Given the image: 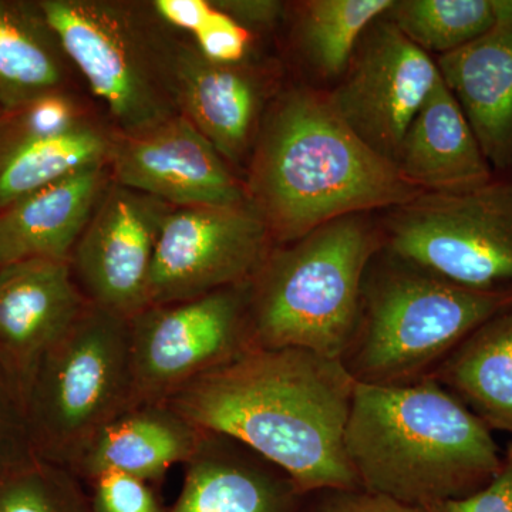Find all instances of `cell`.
I'll use <instances>...</instances> for the list:
<instances>
[{"instance_id":"1","label":"cell","mask_w":512,"mask_h":512,"mask_svg":"<svg viewBox=\"0 0 512 512\" xmlns=\"http://www.w3.org/2000/svg\"><path fill=\"white\" fill-rule=\"evenodd\" d=\"M356 380L342 360L299 348H252L168 400L201 430L271 461L301 494L359 490L345 433Z\"/></svg>"},{"instance_id":"2","label":"cell","mask_w":512,"mask_h":512,"mask_svg":"<svg viewBox=\"0 0 512 512\" xmlns=\"http://www.w3.org/2000/svg\"><path fill=\"white\" fill-rule=\"evenodd\" d=\"M245 192L275 245L348 215L393 210L424 191L377 156L323 94L291 89L269 103L248 160Z\"/></svg>"},{"instance_id":"3","label":"cell","mask_w":512,"mask_h":512,"mask_svg":"<svg viewBox=\"0 0 512 512\" xmlns=\"http://www.w3.org/2000/svg\"><path fill=\"white\" fill-rule=\"evenodd\" d=\"M345 448L362 490L420 507L476 493L503 464L493 431L433 376L356 382Z\"/></svg>"},{"instance_id":"4","label":"cell","mask_w":512,"mask_h":512,"mask_svg":"<svg viewBox=\"0 0 512 512\" xmlns=\"http://www.w3.org/2000/svg\"><path fill=\"white\" fill-rule=\"evenodd\" d=\"M380 245L363 214L275 245L249 284L254 348H299L342 360L362 309L367 265Z\"/></svg>"},{"instance_id":"5","label":"cell","mask_w":512,"mask_h":512,"mask_svg":"<svg viewBox=\"0 0 512 512\" xmlns=\"http://www.w3.org/2000/svg\"><path fill=\"white\" fill-rule=\"evenodd\" d=\"M64 52L120 134L180 116L175 56L180 40L144 0H37Z\"/></svg>"},{"instance_id":"6","label":"cell","mask_w":512,"mask_h":512,"mask_svg":"<svg viewBox=\"0 0 512 512\" xmlns=\"http://www.w3.org/2000/svg\"><path fill=\"white\" fill-rule=\"evenodd\" d=\"M25 403L37 460L69 470L97 431L140 404L128 319L90 305L37 363Z\"/></svg>"},{"instance_id":"7","label":"cell","mask_w":512,"mask_h":512,"mask_svg":"<svg viewBox=\"0 0 512 512\" xmlns=\"http://www.w3.org/2000/svg\"><path fill=\"white\" fill-rule=\"evenodd\" d=\"M511 302L512 292L477 291L407 265L370 289L343 365L360 383L416 382Z\"/></svg>"},{"instance_id":"8","label":"cell","mask_w":512,"mask_h":512,"mask_svg":"<svg viewBox=\"0 0 512 512\" xmlns=\"http://www.w3.org/2000/svg\"><path fill=\"white\" fill-rule=\"evenodd\" d=\"M389 211L384 237L399 261L466 288L512 292V178L424 192Z\"/></svg>"},{"instance_id":"9","label":"cell","mask_w":512,"mask_h":512,"mask_svg":"<svg viewBox=\"0 0 512 512\" xmlns=\"http://www.w3.org/2000/svg\"><path fill=\"white\" fill-rule=\"evenodd\" d=\"M249 284L147 306L128 319L138 402L167 403L188 384L254 348Z\"/></svg>"},{"instance_id":"10","label":"cell","mask_w":512,"mask_h":512,"mask_svg":"<svg viewBox=\"0 0 512 512\" xmlns=\"http://www.w3.org/2000/svg\"><path fill=\"white\" fill-rule=\"evenodd\" d=\"M274 247L264 221L249 204L173 208L158 238L147 306L249 284Z\"/></svg>"},{"instance_id":"11","label":"cell","mask_w":512,"mask_h":512,"mask_svg":"<svg viewBox=\"0 0 512 512\" xmlns=\"http://www.w3.org/2000/svg\"><path fill=\"white\" fill-rule=\"evenodd\" d=\"M360 42L342 82L326 100L362 143L394 164L440 70L429 53L383 18Z\"/></svg>"},{"instance_id":"12","label":"cell","mask_w":512,"mask_h":512,"mask_svg":"<svg viewBox=\"0 0 512 512\" xmlns=\"http://www.w3.org/2000/svg\"><path fill=\"white\" fill-rule=\"evenodd\" d=\"M173 208L110 180L70 258L87 301L126 319L147 308L158 238Z\"/></svg>"},{"instance_id":"13","label":"cell","mask_w":512,"mask_h":512,"mask_svg":"<svg viewBox=\"0 0 512 512\" xmlns=\"http://www.w3.org/2000/svg\"><path fill=\"white\" fill-rule=\"evenodd\" d=\"M110 180L174 208L242 207L244 181L183 116L138 134L116 131Z\"/></svg>"},{"instance_id":"14","label":"cell","mask_w":512,"mask_h":512,"mask_svg":"<svg viewBox=\"0 0 512 512\" xmlns=\"http://www.w3.org/2000/svg\"><path fill=\"white\" fill-rule=\"evenodd\" d=\"M175 90L180 116L228 164H241L251 154L271 103V82L261 69L249 62H214L181 35L175 56Z\"/></svg>"},{"instance_id":"15","label":"cell","mask_w":512,"mask_h":512,"mask_svg":"<svg viewBox=\"0 0 512 512\" xmlns=\"http://www.w3.org/2000/svg\"><path fill=\"white\" fill-rule=\"evenodd\" d=\"M90 305L69 261L32 258L0 266V355L23 393L39 360Z\"/></svg>"},{"instance_id":"16","label":"cell","mask_w":512,"mask_h":512,"mask_svg":"<svg viewBox=\"0 0 512 512\" xmlns=\"http://www.w3.org/2000/svg\"><path fill=\"white\" fill-rule=\"evenodd\" d=\"M170 512H296L301 491L288 474L241 441L204 430L184 464Z\"/></svg>"},{"instance_id":"17","label":"cell","mask_w":512,"mask_h":512,"mask_svg":"<svg viewBox=\"0 0 512 512\" xmlns=\"http://www.w3.org/2000/svg\"><path fill=\"white\" fill-rule=\"evenodd\" d=\"M494 173L512 174V26L437 60Z\"/></svg>"},{"instance_id":"18","label":"cell","mask_w":512,"mask_h":512,"mask_svg":"<svg viewBox=\"0 0 512 512\" xmlns=\"http://www.w3.org/2000/svg\"><path fill=\"white\" fill-rule=\"evenodd\" d=\"M202 433L167 403H140L97 431L69 471L87 483L103 473L160 481L190 460Z\"/></svg>"},{"instance_id":"19","label":"cell","mask_w":512,"mask_h":512,"mask_svg":"<svg viewBox=\"0 0 512 512\" xmlns=\"http://www.w3.org/2000/svg\"><path fill=\"white\" fill-rule=\"evenodd\" d=\"M394 165L424 192L466 191L494 178L493 168L443 77L414 117Z\"/></svg>"},{"instance_id":"20","label":"cell","mask_w":512,"mask_h":512,"mask_svg":"<svg viewBox=\"0 0 512 512\" xmlns=\"http://www.w3.org/2000/svg\"><path fill=\"white\" fill-rule=\"evenodd\" d=\"M109 183L107 165L87 168L0 211V266L32 258L70 262Z\"/></svg>"},{"instance_id":"21","label":"cell","mask_w":512,"mask_h":512,"mask_svg":"<svg viewBox=\"0 0 512 512\" xmlns=\"http://www.w3.org/2000/svg\"><path fill=\"white\" fill-rule=\"evenodd\" d=\"M76 74L37 0H0V114L76 90Z\"/></svg>"},{"instance_id":"22","label":"cell","mask_w":512,"mask_h":512,"mask_svg":"<svg viewBox=\"0 0 512 512\" xmlns=\"http://www.w3.org/2000/svg\"><path fill=\"white\" fill-rule=\"evenodd\" d=\"M431 376L488 429L512 433V302L470 333Z\"/></svg>"},{"instance_id":"23","label":"cell","mask_w":512,"mask_h":512,"mask_svg":"<svg viewBox=\"0 0 512 512\" xmlns=\"http://www.w3.org/2000/svg\"><path fill=\"white\" fill-rule=\"evenodd\" d=\"M116 130L101 117L59 136L0 133V211L87 168L107 165Z\"/></svg>"},{"instance_id":"24","label":"cell","mask_w":512,"mask_h":512,"mask_svg":"<svg viewBox=\"0 0 512 512\" xmlns=\"http://www.w3.org/2000/svg\"><path fill=\"white\" fill-rule=\"evenodd\" d=\"M393 0H311L301 8L303 52L323 76L348 70L357 43L383 18Z\"/></svg>"},{"instance_id":"25","label":"cell","mask_w":512,"mask_h":512,"mask_svg":"<svg viewBox=\"0 0 512 512\" xmlns=\"http://www.w3.org/2000/svg\"><path fill=\"white\" fill-rule=\"evenodd\" d=\"M383 19L424 52L440 56L497 28L493 0H393Z\"/></svg>"},{"instance_id":"26","label":"cell","mask_w":512,"mask_h":512,"mask_svg":"<svg viewBox=\"0 0 512 512\" xmlns=\"http://www.w3.org/2000/svg\"><path fill=\"white\" fill-rule=\"evenodd\" d=\"M79 478L37 460L0 481V512H92Z\"/></svg>"},{"instance_id":"27","label":"cell","mask_w":512,"mask_h":512,"mask_svg":"<svg viewBox=\"0 0 512 512\" xmlns=\"http://www.w3.org/2000/svg\"><path fill=\"white\" fill-rule=\"evenodd\" d=\"M35 461L22 383L0 355V481Z\"/></svg>"},{"instance_id":"28","label":"cell","mask_w":512,"mask_h":512,"mask_svg":"<svg viewBox=\"0 0 512 512\" xmlns=\"http://www.w3.org/2000/svg\"><path fill=\"white\" fill-rule=\"evenodd\" d=\"M92 512H165L150 483L123 473H103L92 481Z\"/></svg>"},{"instance_id":"29","label":"cell","mask_w":512,"mask_h":512,"mask_svg":"<svg viewBox=\"0 0 512 512\" xmlns=\"http://www.w3.org/2000/svg\"><path fill=\"white\" fill-rule=\"evenodd\" d=\"M212 5V2H211ZM210 60L218 63L238 64L249 62L252 33L212 5V12L200 28L185 36Z\"/></svg>"},{"instance_id":"30","label":"cell","mask_w":512,"mask_h":512,"mask_svg":"<svg viewBox=\"0 0 512 512\" xmlns=\"http://www.w3.org/2000/svg\"><path fill=\"white\" fill-rule=\"evenodd\" d=\"M430 512H512V443L493 480L476 493L426 507Z\"/></svg>"},{"instance_id":"31","label":"cell","mask_w":512,"mask_h":512,"mask_svg":"<svg viewBox=\"0 0 512 512\" xmlns=\"http://www.w3.org/2000/svg\"><path fill=\"white\" fill-rule=\"evenodd\" d=\"M318 512H430L426 507L400 503L386 495L369 491H326Z\"/></svg>"},{"instance_id":"32","label":"cell","mask_w":512,"mask_h":512,"mask_svg":"<svg viewBox=\"0 0 512 512\" xmlns=\"http://www.w3.org/2000/svg\"><path fill=\"white\" fill-rule=\"evenodd\" d=\"M212 5L238 23L241 28L255 30L272 29L284 12V3L278 0H211Z\"/></svg>"},{"instance_id":"33","label":"cell","mask_w":512,"mask_h":512,"mask_svg":"<svg viewBox=\"0 0 512 512\" xmlns=\"http://www.w3.org/2000/svg\"><path fill=\"white\" fill-rule=\"evenodd\" d=\"M497 26H512V0H493Z\"/></svg>"}]
</instances>
